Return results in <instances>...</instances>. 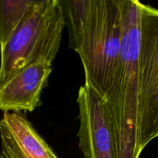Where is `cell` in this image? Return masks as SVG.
<instances>
[{"mask_svg":"<svg viewBox=\"0 0 158 158\" xmlns=\"http://www.w3.org/2000/svg\"><path fill=\"white\" fill-rule=\"evenodd\" d=\"M140 2L120 0L122 44L103 108L110 127L116 158H140L138 148V56Z\"/></svg>","mask_w":158,"mask_h":158,"instance_id":"6da1fadb","label":"cell"},{"mask_svg":"<svg viewBox=\"0 0 158 158\" xmlns=\"http://www.w3.org/2000/svg\"><path fill=\"white\" fill-rule=\"evenodd\" d=\"M121 44L120 0H93L87 22L69 45L80 56L85 83L103 100L117 70Z\"/></svg>","mask_w":158,"mask_h":158,"instance_id":"7a4b0ae2","label":"cell"},{"mask_svg":"<svg viewBox=\"0 0 158 158\" xmlns=\"http://www.w3.org/2000/svg\"><path fill=\"white\" fill-rule=\"evenodd\" d=\"M64 27L60 0H35L12 36L0 47V87L31 63H53Z\"/></svg>","mask_w":158,"mask_h":158,"instance_id":"3957f363","label":"cell"},{"mask_svg":"<svg viewBox=\"0 0 158 158\" xmlns=\"http://www.w3.org/2000/svg\"><path fill=\"white\" fill-rule=\"evenodd\" d=\"M138 148L158 137V9L140 2Z\"/></svg>","mask_w":158,"mask_h":158,"instance_id":"277c9868","label":"cell"},{"mask_svg":"<svg viewBox=\"0 0 158 158\" xmlns=\"http://www.w3.org/2000/svg\"><path fill=\"white\" fill-rule=\"evenodd\" d=\"M77 137L83 158H116L114 140L103 100L85 83L79 89Z\"/></svg>","mask_w":158,"mask_h":158,"instance_id":"5b68a950","label":"cell"},{"mask_svg":"<svg viewBox=\"0 0 158 158\" xmlns=\"http://www.w3.org/2000/svg\"><path fill=\"white\" fill-rule=\"evenodd\" d=\"M50 62L40 60L25 66L0 87V110L3 112H33L43 105L52 68Z\"/></svg>","mask_w":158,"mask_h":158,"instance_id":"8992f818","label":"cell"},{"mask_svg":"<svg viewBox=\"0 0 158 158\" xmlns=\"http://www.w3.org/2000/svg\"><path fill=\"white\" fill-rule=\"evenodd\" d=\"M0 158H59L23 113L3 112Z\"/></svg>","mask_w":158,"mask_h":158,"instance_id":"52a82bcc","label":"cell"},{"mask_svg":"<svg viewBox=\"0 0 158 158\" xmlns=\"http://www.w3.org/2000/svg\"><path fill=\"white\" fill-rule=\"evenodd\" d=\"M35 0H0V47L9 40Z\"/></svg>","mask_w":158,"mask_h":158,"instance_id":"ba28073f","label":"cell"}]
</instances>
